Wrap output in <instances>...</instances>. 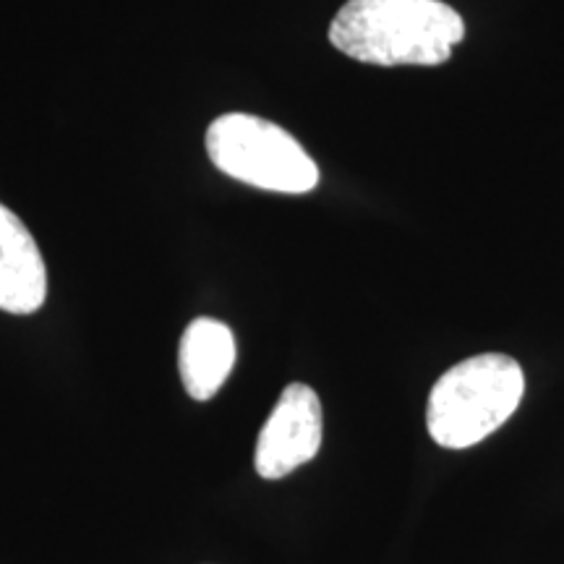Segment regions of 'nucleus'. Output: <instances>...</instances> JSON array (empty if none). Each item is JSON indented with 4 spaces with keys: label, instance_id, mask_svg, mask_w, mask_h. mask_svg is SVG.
<instances>
[{
    "label": "nucleus",
    "instance_id": "obj_2",
    "mask_svg": "<svg viewBox=\"0 0 564 564\" xmlns=\"http://www.w3.org/2000/svg\"><path fill=\"white\" fill-rule=\"evenodd\" d=\"M523 394L525 373L512 356H470L436 379L429 394L426 429L440 447H474L507 423Z\"/></svg>",
    "mask_w": 564,
    "mask_h": 564
},
{
    "label": "nucleus",
    "instance_id": "obj_4",
    "mask_svg": "<svg viewBox=\"0 0 564 564\" xmlns=\"http://www.w3.org/2000/svg\"><path fill=\"white\" fill-rule=\"evenodd\" d=\"M322 419L319 394L308 384H288L259 432L257 453H253L257 474L267 481H278L314 460L322 447Z\"/></svg>",
    "mask_w": 564,
    "mask_h": 564
},
{
    "label": "nucleus",
    "instance_id": "obj_3",
    "mask_svg": "<svg viewBox=\"0 0 564 564\" xmlns=\"http://www.w3.org/2000/svg\"><path fill=\"white\" fill-rule=\"evenodd\" d=\"M207 154L220 173L264 192L308 194L319 183V167L299 139L249 112L217 118L207 131Z\"/></svg>",
    "mask_w": 564,
    "mask_h": 564
},
{
    "label": "nucleus",
    "instance_id": "obj_5",
    "mask_svg": "<svg viewBox=\"0 0 564 564\" xmlns=\"http://www.w3.org/2000/svg\"><path fill=\"white\" fill-rule=\"evenodd\" d=\"M47 299V270L40 246L19 220L0 204V312L34 314Z\"/></svg>",
    "mask_w": 564,
    "mask_h": 564
},
{
    "label": "nucleus",
    "instance_id": "obj_6",
    "mask_svg": "<svg viewBox=\"0 0 564 564\" xmlns=\"http://www.w3.org/2000/svg\"><path fill=\"white\" fill-rule=\"evenodd\" d=\"M236 364V340L228 324L199 316L181 337L178 369L186 392L194 400H212Z\"/></svg>",
    "mask_w": 564,
    "mask_h": 564
},
{
    "label": "nucleus",
    "instance_id": "obj_1",
    "mask_svg": "<svg viewBox=\"0 0 564 564\" xmlns=\"http://www.w3.org/2000/svg\"><path fill=\"white\" fill-rule=\"evenodd\" d=\"M465 37V21L442 0H348L329 42L371 66H440Z\"/></svg>",
    "mask_w": 564,
    "mask_h": 564
}]
</instances>
